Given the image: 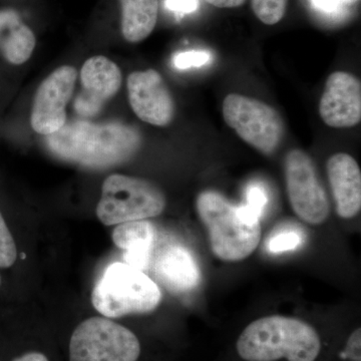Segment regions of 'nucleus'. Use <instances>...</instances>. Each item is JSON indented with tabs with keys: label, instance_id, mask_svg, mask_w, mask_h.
I'll list each match as a JSON object with an SVG mask.
<instances>
[{
	"label": "nucleus",
	"instance_id": "20",
	"mask_svg": "<svg viewBox=\"0 0 361 361\" xmlns=\"http://www.w3.org/2000/svg\"><path fill=\"white\" fill-rule=\"evenodd\" d=\"M245 196L246 203L243 205L261 219L268 204V196L264 188L258 184L249 185Z\"/></svg>",
	"mask_w": 361,
	"mask_h": 361
},
{
	"label": "nucleus",
	"instance_id": "22",
	"mask_svg": "<svg viewBox=\"0 0 361 361\" xmlns=\"http://www.w3.org/2000/svg\"><path fill=\"white\" fill-rule=\"evenodd\" d=\"M301 237L294 231L281 232L275 235L268 241V250L271 253H282V252L295 250L300 246Z\"/></svg>",
	"mask_w": 361,
	"mask_h": 361
},
{
	"label": "nucleus",
	"instance_id": "16",
	"mask_svg": "<svg viewBox=\"0 0 361 361\" xmlns=\"http://www.w3.org/2000/svg\"><path fill=\"white\" fill-rule=\"evenodd\" d=\"M32 30L13 9L0 11V54L7 63L20 66L32 56L35 47Z\"/></svg>",
	"mask_w": 361,
	"mask_h": 361
},
{
	"label": "nucleus",
	"instance_id": "13",
	"mask_svg": "<svg viewBox=\"0 0 361 361\" xmlns=\"http://www.w3.org/2000/svg\"><path fill=\"white\" fill-rule=\"evenodd\" d=\"M152 261L157 279L172 293H189L200 284V267L186 247L179 244L164 247Z\"/></svg>",
	"mask_w": 361,
	"mask_h": 361
},
{
	"label": "nucleus",
	"instance_id": "10",
	"mask_svg": "<svg viewBox=\"0 0 361 361\" xmlns=\"http://www.w3.org/2000/svg\"><path fill=\"white\" fill-rule=\"evenodd\" d=\"M127 87L130 108L140 120L158 127L172 122L174 99L158 71H134L128 77Z\"/></svg>",
	"mask_w": 361,
	"mask_h": 361
},
{
	"label": "nucleus",
	"instance_id": "28",
	"mask_svg": "<svg viewBox=\"0 0 361 361\" xmlns=\"http://www.w3.org/2000/svg\"><path fill=\"white\" fill-rule=\"evenodd\" d=\"M25 254H21V259H25Z\"/></svg>",
	"mask_w": 361,
	"mask_h": 361
},
{
	"label": "nucleus",
	"instance_id": "25",
	"mask_svg": "<svg viewBox=\"0 0 361 361\" xmlns=\"http://www.w3.org/2000/svg\"><path fill=\"white\" fill-rule=\"evenodd\" d=\"M205 1L218 8H236L243 6L246 0H205Z\"/></svg>",
	"mask_w": 361,
	"mask_h": 361
},
{
	"label": "nucleus",
	"instance_id": "19",
	"mask_svg": "<svg viewBox=\"0 0 361 361\" xmlns=\"http://www.w3.org/2000/svg\"><path fill=\"white\" fill-rule=\"evenodd\" d=\"M18 258L16 242L0 213V268L11 267Z\"/></svg>",
	"mask_w": 361,
	"mask_h": 361
},
{
	"label": "nucleus",
	"instance_id": "6",
	"mask_svg": "<svg viewBox=\"0 0 361 361\" xmlns=\"http://www.w3.org/2000/svg\"><path fill=\"white\" fill-rule=\"evenodd\" d=\"M142 346L134 332L108 317H92L73 330L70 361H137Z\"/></svg>",
	"mask_w": 361,
	"mask_h": 361
},
{
	"label": "nucleus",
	"instance_id": "12",
	"mask_svg": "<svg viewBox=\"0 0 361 361\" xmlns=\"http://www.w3.org/2000/svg\"><path fill=\"white\" fill-rule=\"evenodd\" d=\"M122 80V71L111 59L103 56L87 59L80 71L84 90L75 99V111L85 118L97 115L104 104L118 94Z\"/></svg>",
	"mask_w": 361,
	"mask_h": 361
},
{
	"label": "nucleus",
	"instance_id": "18",
	"mask_svg": "<svg viewBox=\"0 0 361 361\" xmlns=\"http://www.w3.org/2000/svg\"><path fill=\"white\" fill-rule=\"evenodd\" d=\"M288 0H251L252 11L261 23L274 25L282 20Z\"/></svg>",
	"mask_w": 361,
	"mask_h": 361
},
{
	"label": "nucleus",
	"instance_id": "3",
	"mask_svg": "<svg viewBox=\"0 0 361 361\" xmlns=\"http://www.w3.org/2000/svg\"><path fill=\"white\" fill-rule=\"evenodd\" d=\"M196 209L216 257L238 262L256 250L261 239V219L245 206L233 205L219 192L207 190L197 197Z\"/></svg>",
	"mask_w": 361,
	"mask_h": 361
},
{
	"label": "nucleus",
	"instance_id": "11",
	"mask_svg": "<svg viewBox=\"0 0 361 361\" xmlns=\"http://www.w3.org/2000/svg\"><path fill=\"white\" fill-rule=\"evenodd\" d=\"M323 122L336 129L355 127L361 121V82L346 71L327 78L319 103Z\"/></svg>",
	"mask_w": 361,
	"mask_h": 361
},
{
	"label": "nucleus",
	"instance_id": "4",
	"mask_svg": "<svg viewBox=\"0 0 361 361\" xmlns=\"http://www.w3.org/2000/svg\"><path fill=\"white\" fill-rule=\"evenodd\" d=\"M161 300L156 282L144 271L125 262L109 265L92 293V305L108 318L152 312Z\"/></svg>",
	"mask_w": 361,
	"mask_h": 361
},
{
	"label": "nucleus",
	"instance_id": "8",
	"mask_svg": "<svg viewBox=\"0 0 361 361\" xmlns=\"http://www.w3.org/2000/svg\"><path fill=\"white\" fill-rule=\"evenodd\" d=\"M287 195L292 209L304 222L319 225L327 220L330 204L318 179L314 164L302 149H292L285 159Z\"/></svg>",
	"mask_w": 361,
	"mask_h": 361
},
{
	"label": "nucleus",
	"instance_id": "29",
	"mask_svg": "<svg viewBox=\"0 0 361 361\" xmlns=\"http://www.w3.org/2000/svg\"><path fill=\"white\" fill-rule=\"evenodd\" d=\"M0 283H1V278H0Z\"/></svg>",
	"mask_w": 361,
	"mask_h": 361
},
{
	"label": "nucleus",
	"instance_id": "15",
	"mask_svg": "<svg viewBox=\"0 0 361 361\" xmlns=\"http://www.w3.org/2000/svg\"><path fill=\"white\" fill-rule=\"evenodd\" d=\"M156 235L153 223L147 220L133 221L116 226L113 241L123 251L125 263L145 271L153 260Z\"/></svg>",
	"mask_w": 361,
	"mask_h": 361
},
{
	"label": "nucleus",
	"instance_id": "2",
	"mask_svg": "<svg viewBox=\"0 0 361 361\" xmlns=\"http://www.w3.org/2000/svg\"><path fill=\"white\" fill-rule=\"evenodd\" d=\"M322 349V336L315 327L282 315L249 323L235 343L242 361H318Z\"/></svg>",
	"mask_w": 361,
	"mask_h": 361
},
{
	"label": "nucleus",
	"instance_id": "14",
	"mask_svg": "<svg viewBox=\"0 0 361 361\" xmlns=\"http://www.w3.org/2000/svg\"><path fill=\"white\" fill-rule=\"evenodd\" d=\"M326 168L336 213L342 219L355 217L361 209V171L357 161L348 154L338 153L330 157Z\"/></svg>",
	"mask_w": 361,
	"mask_h": 361
},
{
	"label": "nucleus",
	"instance_id": "9",
	"mask_svg": "<svg viewBox=\"0 0 361 361\" xmlns=\"http://www.w3.org/2000/svg\"><path fill=\"white\" fill-rule=\"evenodd\" d=\"M78 71L63 66L40 84L33 99L30 123L37 134L49 135L66 123V106L73 97Z\"/></svg>",
	"mask_w": 361,
	"mask_h": 361
},
{
	"label": "nucleus",
	"instance_id": "26",
	"mask_svg": "<svg viewBox=\"0 0 361 361\" xmlns=\"http://www.w3.org/2000/svg\"><path fill=\"white\" fill-rule=\"evenodd\" d=\"M13 361H49L42 353L37 351H30V353H25V355L18 356Z\"/></svg>",
	"mask_w": 361,
	"mask_h": 361
},
{
	"label": "nucleus",
	"instance_id": "24",
	"mask_svg": "<svg viewBox=\"0 0 361 361\" xmlns=\"http://www.w3.org/2000/svg\"><path fill=\"white\" fill-rule=\"evenodd\" d=\"M310 2L316 11L329 16L341 14L342 8L346 6L341 0H310Z\"/></svg>",
	"mask_w": 361,
	"mask_h": 361
},
{
	"label": "nucleus",
	"instance_id": "21",
	"mask_svg": "<svg viewBox=\"0 0 361 361\" xmlns=\"http://www.w3.org/2000/svg\"><path fill=\"white\" fill-rule=\"evenodd\" d=\"M211 61V54L207 51H191L179 52L173 58V65L178 70L199 68Z\"/></svg>",
	"mask_w": 361,
	"mask_h": 361
},
{
	"label": "nucleus",
	"instance_id": "27",
	"mask_svg": "<svg viewBox=\"0 0 361 361\" xmlns=\"http://www.w3.org/2000/svg\"><path fill=\"white\" fill-rule=\"evenodd\" d=\"M341 1L345 4H357L360 0H341Z\"/></svg>",
	"mask_w": 361,
	"mask_h": 361
},
{
	"label": "nucleus",
	"instance_id": "1",
	"mask_svg": "<svg viewBox=\"0 0 361 361\" xmlns=\"http://www.w3.org/2000/svg\"><path fill=\"white\" fill-rule=\"evenodd\" d=\"M142 145L134 127L122 123L75 121L47 135V146L56 158L90 169H106L130 160Z\"/></svg>",
	"mask_w": 361,
	"mask_h": 361
},
{
	"label": "nucleus",
	"instance_id": "23",
	"mask_svg": "<svg viewBox=\"0 0 361 361\" xmlns=\"http://www.w3.org/2000/svg\"><path fill=\"white\" fill-rule=\"evenodd\" d=\"M166 8L176 13H191L199 7V0H166Z\"/></svg>",
	"mask_w": 361,
	"mask_h": 361
},
{
	"label": "nucleus",
	"instance_id": "5",
	"mask_svg": "<svg viewBox=\"0 0 361 361\" xmlns=\"http://www.w3.org/2000/svg\"><path fill=\"white\" fill-rule=\"evenodd\" d=\"M165 208V194L154 183L114 174L104 180L97 216L104 225H120L157 217Z\"/></svg>",
	"mask_w": 361,
	"mask_h": 361
},
{
	"label": "nucleus",
	"instance_id": "7",
	"mask_svg": "<svg viewBox=\"0 0 361 361\" xmlns=\"http://www.w3.org/2000/svg\"><path fill=\"white\" fill-rule=\"evenodd\" d=\"M226 123L264 155L276 151L283 137V123L269 104L240 94H229L223 102Z\"/></svg>",
	"mask_w": 361,
	"mask_h": 361
},
{
	"label": "nucleus",
	"instance_id": "17",
	"mask_svg": "<svg viewBox=\"0 0 361 361\" xmlns=\"http://www.w3.org/2000/svg\"><path fill=\"white\" fill-rule=\"evenodd\" d=\"M123 39L137 44L149 37L158 20L159 0H118Z\"/></svg>",
	"mask_w": 361,
	"mask_h": 361
}]
</instances>
